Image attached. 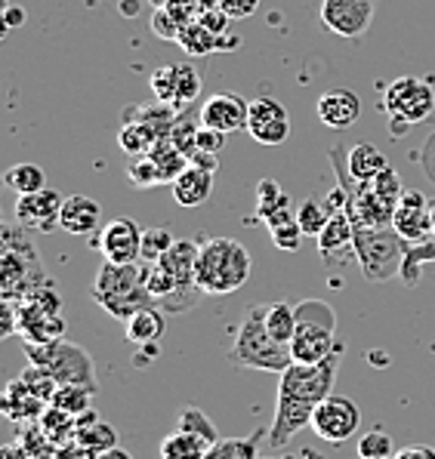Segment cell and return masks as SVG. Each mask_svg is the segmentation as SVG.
Returning <instances> with one entry per match:
<instances>
[{
  "label": "cell",
  "mask_w": 435,
  "mask_h": 459,
  "mask_svg": "<svg viewBox=\"0 0 435 459\" xmlns=\"http://www.w3.org/2000/svg\"><path fill=\"white\" fill-rule=\"evenodd\" d=\"M44 284L40 259L31 244H16L13 229H6V256H4V296L6 299H22L34 287Z\"/></svg>",
  "instance_id": "obj_9"
},
{
  "label": "cell",
  "mask_w": 435,
  "mask_h": 459,
  "mask_svg": "<svg viewBox=\"0 0 435 459\" xmlns=\"http://www.w3.org/2000/svg\"><path fill=\"white\" fill-rule=\"evenodd\" d=\"M259 437H263V432L250 437H220L216 444H210L204 459H259Z\"/></svg>",
  "instance_id": "obj_29"
},
{
  "label": "cell",
  "mask_w": 435,
  "mask_h": 459,
  "mask_svg": "<svg viewBox=\"0 0 435 459\" xmlns=\"http://www.w3.org/2000/svg\"><path fill=\"white\" fill-rule=\"evenodd\" d=\"M259 0H220V10L229 19H250L257 13Z\"/></svg>",
  "instance_id": "obj_45"
},
{
  "label": "cell",
  "mask_w": 435,
  "mask_h": 459,
  "mask_svg": "<svg viewBox=\"0 0 435 459\" xmlns=\"http://www.w3.org/2000/svg\"><path fill=\"white\" fill-rule=\"evenodd\" d=\"M396 459H435V447H430V444H411V447L398 450Z\"/></svg>",
  "instance_id": "obj_47"
},
{
  "label": "cell",
  "mask_w": 435,
  "mask_h": 459,
  "mask_svg": "<svg viewBox=\"0 0 435 459\" xmlns=\"http://www.w3.org/2000/svg\"><path fill=\"white\" fill-rule=\"evenodd\" d=\"M408 241L398 235L392 225H355V263L361 265V274L370 284L402 274Z\"/></svg>",
  "instance_id": "obj_5"
},
{
  "label": "cell",
  "mask_w": 435,
  "mask_h": 459,
  "mask_svg": "<svg viewBox=\"0 0 435 459\" xmlns=\"http://www.w3.org/2000/svg\"><path fill=\"white\" fill-rule=\"evenodd\" d=\"M127 176L136 188H152V186H164L161 179V167L152 154H143V158L133 160V167H127Z\"/></svg>",
  "instance_id": "obj_37"
},
{
  "label": "cell",
  "mask_w": 435,
  "mask_h": 459,
  "mask_svg": "<svg viewBox=\"0 0 435 459\" xmlns=\"http://www.w3.org/2000/svg\"><path fill=\"white\" fill-rule=\"evenodd\" d=\"M19 379H22V383L28 385V392L38 394V398L47 401V404H50L53 394L59 392V379H56L50 370H44V367H38V364H31V361L25 364V370L19 373Z\"/></svg>",
  "instance_id": "obj_34"
},
{
  "label": "cell",
  "mask_w": 435,
  "mask_h": 459,
  "mask_svg": "<svg viewBox=\"0 0 435 459\" xmlns=\"http://www.w3.org/2000/svg\"><path fill=\"white\" fill-rule=\"evenodd\" d=\"M248 111H250L248 99H241L238 93H216L201 105L198 121L201 126H210V130L238 133V130H248Z\"/></svg>",
  "instance_id": "obj_16"
},
{
  "label": "cell",
  "mask_w": 435,
  "mask_h": 459,
  "mask_svg": "<svg viewBox=\"0 0 435 459\" xmlns=\"http://www.w3.org/2000/svg\"><path fill=\"white\" fill-rule=\"evenodd\" d=\"M170 192H173V201H177L179 207H188V210L201 207V204H207L210 192H213V169L188 164L177 179H173Z\"/></svg>",
  "instance_id": "obj_20"
},
{
  "label": "cell",
  "mask_w": 435,
  "mask_h": 459,
  "mask_svg": "<svg viewBox=\"0 0 435 459\" xmlns=\"http://www.w3.org/2000/svg\"><path fill=\"white\" fill-rule=\"evenodd\" d=\"M22 22H25V10H19V6H10V10H6V25L19 28Z\"/></svg>",
  "instance_id": "obj_49"
},
{
  "label": "cell",
  "mask_w": 435,
  "mask_h": 459,
  "mask_svg": "<svg viewBox=\"0 0 435 459\" xmlns=\"http://www.w3.org/2000/svg\"><path fill=\"white\" fill-rule=\"evenodd\" d=\"M272 241H275L278 250H300V244H303V229H300L297 219H291V222L278 225V229H272Z\"/></svg>",
  "instance_id": "obj_42"
},
{
  "label": "cell",
  "mask_w": 435,
  "mask_h": 459,
  "mask_svg": "<svg viewBox=\"0 0 435 459\" xmlns=\"http://www.w3.org/2000/svg\"><path fill=\"white\" fill-rule=\"evenodd\" d=\"M44 407H50L47 401H40L38 394L28 392V385L22 379H13L4 392V413L10 420L22 422V420H40L44 416Z\"/></svg>",
  "instance_id": "obj_24"
},
{
  "label": "cell",
  "mask_w": 435,
  "mask_h": 459,
  "mask_svg": "<svg viewBox=\"0 0 435 459\" xmlns=\"http://www.w3.org/2000/svg\"><path fill=\"white\" fill-rule=\"evenodd\" d=\"M62 204H65V197L59 192H53L50 186L40 188V192H31V195H19L16 197V219L22 229L53 231V229H59Z\"/></svg>",
  "instance_id": "obj_14"
},
{
  "label": "cell",
  "mask_w": 435,
  "mask_h": 459,
  "mask_svg": "<svg viewBox=\"0 0 435 459\" xmlns=\"http://www.w3.org/2000/svg\"><path fill=\"white\" fill-rule=\"evenodd\" d=\"M167 330V312L161 306H149L127 321V339L133 345H158Z\"/></svg>",
  "instance_id": "obj_25"
},
{
  "label": "cell",
  "mask_w": 435,
  "mask_h": 459,
  "mask_svg": "<svg viewBox=\"0 0 435 459\" xmlns=\"http://www.w3.org/2000/svg\"><path fill=\"white\" fill-rule=\"evenodd\" d=\"M377 0H321L318 19L331 34L343 40H359L374 22Z\"/></svg>",
  "instance_id": "obj_10"
},
{
  "label": "cell",
  "mask_w": 435,
  "mask_h": 459,
  "mask_svg": "<svg viewBox=\"0 0 435 459\" xmlns=\"http://www.w3.org/2000/svg\"><path fill=\"white\" fill-rule=\"evenodd\" d=\"M331 216L334 210L327 207V201H303V207L297 210V222L309 238H318L325 231V225L331 222Z\"/></svg>",
  "instance_id": "obj_33"
},
{
  "label": "cell",
  "mask_w": 435,
  "mask_h": 459,
  "mask_svg": "<svg viewBox=\"0 0 435 459\" xmlns=\"http://www.w3.org/2000/svg\"><path fill=\"white\" fill-rule=\"evenodd\" d=\"M74 444H77V450H83V454L93 459V456L105 454V450L117 447V435L109 422H102L93 411H87V413L77 416Z\"/></svg>",
  "instance_id": "obj_21"
},
{
  "label": "cell",
  "mask_w": 435,
  "mask_h": 459,
  "mask_svg": "<svg viewBox=\"0 0 435 459\" xmlns=\"http://www.w3.org/2000/svg\"><path fill=\"white\" fill-rule=\"evenodd\" d=\"M392 437L386 432H364L359 437V459H377V456H392Z\"/></svg>",
  "instance_id": "obj_41"
},
{
  "label": "cell",
  "mask_w": 435,
  "mask_h": 459,
  "mask_svg": "<svg viewBox=\"0 0 435 459\" xmlns=\"http://www.w3.org/2000/svg\"><path fill=\"white\" fill-rule=\"evenodd\" d=\"M179 429H186V432H195V435L207 437L210 444L220 441V435H216L213 422L207 420V413L195 411V407H186V411H182V416H179Z\"/></svg>",
  "instance_id": "obj_40"
},
{
  "label": "cell",
  "mask_w": 435,
  "mask_h": 459,
  "mask_svg": "<svg viewBox=\"0 0 435 459\" xmlns=\"http://www.w3.org/2000/svg\"><path fill=\"white\" fill-rule=\"evenodd\" d=\"M346 167H349V173L355 176L359 182H370L377 173H383L386 167V158H383V152L377 145H370V143H355L352 148L346 152Z\"/></svg>",
  "instance_id": "obj_26"
},
{
  "label": "cell",
  "mask_w": 435,
  "mask_h": 459,
  "mask_svg": "<svg viewBox=\"0 0 435 459\" xmlns=\"http://www.w3.org/2000/svg\"><path fill=\"white\" fill-rule=\"evenodd\" d=\"M420 167H423V173L430 176V182L435 186V133L426 139L423 152H420Z\"/></svg>",
  "instance_id": "obj_46"
},
{
  "label": "cell",
  "mask_w": 435,
  "mask_h": 459,
  "mask_svg": "<svg viewBox=\"0 0 435 459\" xmlns=\"http://www.w3.org/2000/svg\"><path fill=\"white\" fill-rule=\"evenodd\" d=\"M226 136H229V133L210 130V126H198V133H195V152L220 154L222 148H226Z\"/></svg>",
  "instance_id": "obj_44"
},
{
  "label": "cell",
  "mask_w": 435,
  "mask_h": 459,
  "mask_svg": "<svg viewBox=\"0 0 435 459\" xmlns=\"http://www.w3.org/2000/svg\"><path fill=\"white\" fill-rule=\"evenodd\" d=\"M161 143H164V136H161L149 121L124 117V126H121V133H117V145H121V152L133 154V158H143V154H152Z\"/></svg>",
  "instance_id": "obj_23"
},
{
  "label": "cell",
  "mask_w": 435,
  "mask_h": 459,
  "mask_svg": "<svg viewBox=\"0 0 435 459\" xmlns=\"http://www.w3.org/2000/svg\"><path fill=\"white\" fill-rule=\"evenodd\" d=\"M383 111L392 121V133H405L413 124H423L435 111V90L420 77H398L386 87Z\"/></svg>",
  "instance_id": "obj_8"
},
{
  "label": "cell",
  "mask_w": 435,
  "mask_h": 459,
  "mask_svg": "<svg viewBox=\"0 0 435 459\" xmlns=\"http://www.w3.org/2000/svg\"><path fill=\"white\" fill-rule=\"evenodd\" d=\"M25 358L31 364L50 370L59 385H83L100 392V379L93 370V358L74 342L56 339V342H25Z\"/></svg>",
  "instance_id": "obj_7"
},
{
  "label": "cell",
  "mask_w": 435,
  "mask_h": 459,
  "mask_svg": "<svg viewBox=\"0 0 435 459\" xmlns=\"http://www.w3.org/2000/svg\"><path fill=\"white\" fill-rule=\"evenodd\" d=\"M100 222H102L100 201H93V197H87V195L65 197V204H62V216H59L62 231L77 235V238H87V235H96V231H100Z\"/></svg>",
  "instance_id": "obj_19"
},
{
  "label": "cell",
  "mask_w": 435,
  "mask_h": 459,
  "mask_svg": "<svg viewBox=\"0 0 435 459\" xmlns=\"http://www.w3.org/2000/svg\"><path fill=\"white\" fill-rule=\"evenodd\" d=\"M392 229L405 238L408 244H426L432 241V213L430 201L420 192H405L398 197L396 216H392Z\"/></svg>",
  "instance_id": "obj_15"
},
{
  "label": "cell",
  "mask_w": 435,
  "mask_h": 459,
  "mask_svg": "<svg viewBox=\"0 0 435 459\" xmlns=\"http://www.w3.org/2000/svg\"><path fill=\"white\" fill-rule=\"evenodd\" d=\"M93 302L124 324L136 312H143V308L158 306L143 284V265H115V263H105L96 272Z\"/></svg>",
  "instance_id": "obj_4"
},
{
  "label": "cell",
  "mask_w": 435,
  "mask_h": 459,
  "mask_svg": "<svg viewBox=\"0 0 435 459\" xmlns=\"http://www.w3.org/2000/svg\"><path fill=\"white\" fill-rule=\"evenodd\" d=\"M265 306H254L248 308L235 330V339H231L229 349V361L235 367H244V370H263V373H282L293 364L291 358V345L272 339L269 327H265Z\"/></svg>",
  "instance_id": "obj_2"
},
{
  "label": "cell",
  "mask_w": 435,
  "mask_h": 459,
  "mask_svg": "<svg viewBox=\"0 0 435 459\" xmlns=\"http://www.w3.org/2000/svg\"><path fill=\"white\" fill-rule=\"evenodd\" d=\"M361 426V413L355 407V401L343 398V394H331L318 404V411L312 413V432L321 441L343 444L346 437H352Z\"/></svg>",
  "instance_id": "obj_11"
},
{
  "label": "cell",
  "mask_w": 435,
  "mask_h": 459,
  "mask_svg": "<svg viewBox=\"0 0 435 459\" xmlns=\"http://www.w3.org/2000/svg\"><path fill=\"white\" fill-rule=\"evenodd\" d=\"M93 247L102 253L105 263L136 265L143 259V229L133 219H111L93 238Z\"/></svg>",
  "instance_id": "obj_12"
},
{
  "label": "cell",
  "mask_w": 435,
  "mask_h": 459,
  "mask_svg": "<svg viewBox=\"0 0 435 459\" xmlns=\"http://www.w3.org/2000/svg\"><path fill=\"white\" fill-rule=\"evenodd\" d=\"M250 278V253L235 238H210L201 244L198 265H195V284L201 293L226 296L248 284Z\"/></svg>",
  "instance_id": "obj_3"
},
{
  "label": "cell",
  "mask_w": 435,
  "mask_h": 459,
  "mask_svg": "<svg viewBox=\"0 0 435 459\" xmlns=\"http://www.w3.org/2000/svg\"><path fill=\"white\" fill-rule=\"evenodd\" d=\"M377 459H396V456H377Z\"/></svg>",
  "instance_id": "obj_54"
},
{
  "label": "cell",
  "mask_w": 435,
  "mask_h": 459,
  "mask_svg": "<svg viewBox=\"0 0 435 459\" xmlns=\"http://www.w3.org/2000/svg\"><path fill=\"white\" fill-rule=\"evenodd\" d=\"M257 213L265 219L269 231L291 222V219H297V213H291V201H287V195L282 192V186L272 179H263L257 186Z\"/></svg>",
  "instance_id": "obj_22"
},
{
  "label": "cell",
  "mask_w": 435,
  "mask_h": 459,
  "mask_svg": "<svg viewBox=\"0 0 435 459\" xmlns=\"http://www.w3.org/2000/svg\"><path fill=\"white\" fill-rule=\"evenodd\" d=\"M210 450V441L186 429H177L161 441V459H204Z\"/></svg>",
  "instance_id": "obj_27"
},
{
  "label": "cell",
  "mask_w": 435,
  "mask_h": 459,
  "mask_svg": "<svg viewBox=\"0 0 435 459\" xmlns=\"http://www.w3.org/2000/svg\"><path fill=\"white\" fill-rule=\"evenodd\" d=\"M93 388H83V385H59V392L53 394L50 404L59 407V411L81 416L90 411V401H93Z\"/></svg>",
  "instance_id": "obj_35"
},
{
  "label": "cell",
  "mask_w": 435,
  "mask_h": 459,
  "mask_svg": "<svg viewBox=\"0 0 435 459\" xmlns=\"http://www.w3.org/2000/svg\"><path fill=\"white\" fill-rule=\"evenodd\" d=\"M318 117L331 130H349L361 117V99L359 93L346 87H334L318 99Z\"/></svg>",
  "instance_id": "obj_18"
},
{
  "label": "cell",
  "mask_w": 435,
  "mask_h": 459,
  "mask_svg": "<svg viewBox=\"0 0 435 459\" xmlns=\"http://www.w3.org/2000/svg\"><path fill=\"white\" fill-rule=\"evenodd\" d=\"M93 459H133L127 450H121V447H111V450H105V454L100 456H93Z\"/></svg>",
  "instance_id": "obj_50"
},
{
  "label": "cell",
  "mask_w": 435,
  "mask_h": 459,
  "mask_svg": "<svg viewBox=\"0 0 435 459\" xmlns=\"http://www.w3.org/2000/svg\"><path fill=\"white\" fill-rule=\"evenodd\" d=\"M152 31L158 34L161 40H173V44H177L179 34H182V25L164 10V6H158V10H154V16H152Z\"/></svg>",
  "instance_id": "obj_43"
},
{
  "label": "cell",
  "mask_w": 435,
  "mask_h": 459,
  "mask_svg": "<svg viewBox=\"0 0 435 459\" xmlns=\"http://www.w3.org/2000/svg\"><path fill=\"white\" fill-rule=\"evenodd\" d=\"M430 213H432V235H435V201H430Z\"/></svg>",
  "instance_id": "obj_52"
},
{
  "label": "cell",
  "mask_w": 435,
  "mask_h": 459,
  "mask_svg": "<svg viewBox=\"0 0 435 459\" xmlns=\"http://www.w3.org/2000/svg\"><path fill=\"white\" fill-rule=\"evenodd\" d=\"M152 93L158 102L177 108V65H164L152 74Z\"/></svg>",
  "instance_id": "obj_38"
},
{
  "label": "cell",
  "mask_w": 435,
  "mask_h": 459,
  "mask_svg": "<svg viewBox=\"0 0 435 459\" xmlns=\"http://www.w3.org/2000/svg\"><path fill=\"white\" fill-rule=\"evenodd\" d=\"M318 253L334 265H343L346 259H355V225L346 210H336L325 231L318 235Z\"/></svg>",
  "instance_id": "obj_17"
},
{
  "label": "cell",
  "mask_w": 435,
  "mask_h": 459,
  "mask_svg": "<svg viewBox=\"0 0 435 459\" xmlns=\"http://www.w3.org/2000/svg\"><path fill=\"white\" fill-rule=\"evenodd\" d=\"M340 361L343 345L321 364H291L282 373L275 422H272L269 437H265L272 447H287L293 435L312 426V413L318 411L321 401L334 394V379L336 370H340Z\"/></svg>",
  "instance_id": "obj_1"
},
{
  "label": "cell",
  "mask_w": 435,
  "mask_h": 459,
  "mask_svg": "<svg viewBox=\"0 0 435 459\" xmlns=\"http://www.w3.org/2000/svg\"><path fill=\"white\" fill-rule=\"evenodd\" d=\"M248 133L259 145H282L291 136V117H287L284 105L272 96L250 99L248 111Z\"/></svg>",
  "instance_id": "obj_13"
},
{
  "label": "cell",
  "mask_w": 435,
  "mask_h": 459,
  "mask_svg": "<svg viewBox=\"0 0 435 459\" xmlns=\"http://www.w3.org/2000/svg\"><path fill=\"white\" fill-rule=\"evenodd\" d=\"M201 93V77L192 65H177V108H186Z\"/></svg>",
  "instance_id": "obj_39"
},
{
  "label": "cell",
  "mask_w": 435,
  "mask_h": 459,
  "mask_svg": "<svg viewBox=\"0 0 435 459\" xmlns=\"http://www.w3.org/2000/svg\"><path fill=\"white\" fill-rule=\"evenodd\" d=\"M6 188L16 195H31V192H40V188H47V176L44 169H40L38 164H16L6 169L4 176Z\"/></svg>",
  "instance_id": "obj_30"
},
{
  "label": "cell",
  "mask_w": 435,
  "mask_h": 459,
  "mask_svg": "<svg viewBox=\"0 0 435 459\" xmlns=\"http://www.w3.org/2000/svg\"><path fill=\"white\" fill-rule=\"evenodd\" d=\"M0 459H34V456L22 441H10L4 450H0Z\"/></svg>",
  "instance_id": "obj_48"
},
{
  "label": "cell",
  "mask_w": 435,
  "mask_h": 459,
  "mask_svg": "<svg viewBox=\"0 0 435 459\" xmlns=\"http://www.w3.org/2000/svg\"><path fill=\"white\" fill-rule=\"evenodd\" d=\"M177 44L186 49L188 56H207V53H213L216 47H220V38H216L210 28L201 22H192V25H186L182 28V34H179V40Z\"/></svg>",
  "instance_id": "obj_31"
},
{
  "label": "cell",
  "mask_w": 435,
  "mask_h": 459,
  "mask_svg": "<svg viewBox=\"0 0 435 459\" xmlns=\"http://www.w3.org/2000/svg\"><path fill=\"white\" fill-rule=\"evenodd\" d=\"M336 315L327 302L303 299L297 306V333L291 339V358L293 364H321L331 358L340 345L334 339Z\"/></svg>",
  "instance_id": "obj_6"
},
{
  "label": "cell",
  "mask_w": 435,
  "mask_h": 459,
  "mask_svg": "<svg viewBox=\"0 0 435 459\" xmlns=\"http://www.w3.org/2000/svg\"><path fill=\"white\" fill-rule=\"evenodd\" d=\"M177 244L173 231L167 229H145L143 231V263H161L164 253Z\"/></svg>",
  "instance_id": "obj_36"
},
{
  "label": "cell",
  "mask_w": 435,
  "mask_h": 459,
  "mask_svg": "<svg viewBox=\"0 0 435 459\" xmlns=\"http://www.w3.org/2000/svg\"><path fill=\"white\" fill-rule=\"evenodd\" d=\"M38 422H40V429H44L47 441H53V444L68 441V437H74V432H77V416L59 411V407H53V404L47 407Z\"/></svg>",
  "instance_id": "obj_32"
},
{
  "label": "cell",
  "mask_w": 435,
  "mask_h": 459,
  "mask_svg": "<svg viewBox=\"0 0 435 459\" xmlns=\"http://www.w3.org/2000/svg\"><path fill=\"white\" fill-rule=\"evenodd\" d=\"M265 327H269L272 339L291 345L293 333H297V306H291V302H269V308H265Z\"/></svg>",
  "instance_id": "obj_28"
},
{
  "label": "cell",
  "mask_w": 435,
  "mask_h": 459,
  "mask_svg": "<svg viewBox=\"0 0 435 459\" xmlns=\"http://www.w3.org/2000/svg\"><path fill=\"white\" fill-rule=\"evenodd\" d=\"M136 10H139L136 0H124V4H121V13H130V16H133V13H136Z\"/></svg>",
  "instance_id": "obj_51"
},
{
  "label": "cell",
  "mask_w": 435,
  "mask_h": 459,
  "mask_svg": "<svg viewBox=\"0 0 435 459\" xmlns=\"http://www.w3.org/2000/svg\"><path fill=\"white\" fill-rule=\"evenodd\" d=\"M152 4H154V10H158V6H167L170 0H152Z\"/></svg>",
  "instance_id": "obj_53"
}]
</instances>
